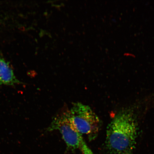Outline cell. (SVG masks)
<instances>
[{"instance_id": "cell-1", "label": "cell", "mask_w": 154, "mask_h": 154, "mask_svg": "<svg viewBox=\"0 0 154 154\" xmlns=\"http://www.w3.org/2000/svg\"><path fill=\"white\" fill-rule=\"evenodd\" d=\"M137 134V124L131 112H120L108 126L106 147L112 154H132Z\"/></svg>"}, {"instance_id": "cell-2", "label": "cell", "mask_w": 154, "mask_h": 154, "mask_svg": "<svg viewBox=\"0 0 154 154\" xmlns=\"http://www.w3.org/2000/svg\"><path fill=\"white\" fill-rule=\"evenodd\" d=\"M68 112L73 124L82 135H86L90 140L97 137L101 123L89 106L82 103H74Z\"/></svg>"}, {"instance_id": "cell-3", "label": "cell", "mask_w": 154, "mask_h": 154, "mask_svg": "<svg viewBox=\"0 0 154 154\" xmlns=\"http://www.w3.org/2000/svg\"><path fill=\"white\" fill-rule=\"evenodd\" d=\"M49 131L58 130L69 149H80L85 142L82 135L71 120L68 111L58 115L53 119L47 129Z\"/></svg>"}, {"instance_id": "cell-4", "label": "cell", "mask_w": 154, "mask_h": 154, "mask_svg": "<svg viewBox=\"0 0 154 154\" xmlns=\"http://www.w3.org/2000/svg\"><path fill=\"white\" fill-rule=\"evenodd\" d=\"M21 84L9 63L0 55V85L14 86Z\"/></svg>"}, {"instance_id": "cell-5", "label": "cell", "mask_w": 154, "mask_h": 154, "mask_svg": "<svg viewBox=\"0 0 154 154\" xmlns=\"http://www.w3.org/2000/svg\"><path fill=\"white\" fill-rule=\"evenodd\" d=\"M80 149L83 154H94L91 149L87 145L85 142L83 143Z\"/></svg>"}]
</instances>
